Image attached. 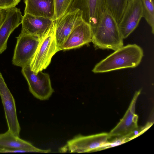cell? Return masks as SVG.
Returning <instances> with one entry per match:
<instances>
[{
    "label": "cell",
    "mask_w": 154,
    "mask_h": 154,
    "mask_svg": "<svg viewBox=\"0 0 154 154\" xmlns=\"http://www.w3.org/2000/svg\"><path fill=\"white\" fill-rule=\"evenodd\" d=\"M92 42L96 48L115 51L123 46L118 23L112 13L106 9L93 33Z\"/></svg>",
    "instance_id": "7a4b0ae2"
},
{
    "label": "cell",
    "mask_w": 154,
    "mask_h": 154,
    "mask_svg": "<svg viewBox=\"0 0 154 154\" xmlns=\"http://www.w3.org/2000/svg\"><path fill=\"white\" fill-rule=\"evenodd\" d=\"M93 33L90 25L84 21L71 32L60 51L80 47L91 42Z\"/></svg>",
    "instance_id": "9a60e30c"
},
{
    "label": "cell",
    "mask_w": 154,
    "mask_h": 154,
    "mask_svg": "<svg viewBox=\"0 0 154 154\" xmlns=\"http://www.w3.org/2000/svg\"><path fill=\"white\" fill-rule=\"evenodd\" d=\"M14 135L9 130L0 134V152H49L50 149L37 148L31 143Z\"/></svg>",
    "instance_id": "8fae6325"
},
{
    "label": "cell",
    "mask_w": 154,
    "mask_h": 154,
    "mask_svg": "<svg viewBox=\"0 0 154 154\" xmlns=\"http://www.w3.org/2000/svg\"><path fill=\"white\" fill-rule=\"evenodd\" d=\"M22 72L27 80L30 92L36 98L48 100L54 92L49 74L40 71L35 73L30 69L29 65L22 68Z\"/></svg>",
    "instance_id": "277c9868"
},
{
    "label": "cell",
    "mask_w": 154,
    "mask_h": 154,
    "mask_svg": "<svg viewBox=\"0 0 154 154\" xmlns=\"http://www.w3.org/2000/svg\"><path fill=\"white\" fill-rule=\"evenodd\" d=\"M21 0H0V9L7 10L15 7Z\"/></svg>",
    "instance_id": "7402d4cb"
},
{
    "label": "cell",
    "mask_w": 154,
    "mask_h": 154,
    "mask_svg": "<svg viewBox=\"0 0 154 154\" xmlns=\"http://www.w3.org/2000/svg\"><path fill=\"white\" fill-rule=\"evenodd\" d=\"M109 138V133L105 132L88 136L79 134L68 140L60 151L79 153L95 151L97 148L108 143Z\"/></svg>",
    "instance_id": "5b68a950"
},
{
    "label": "cell",
    "mask_w": 154,
    "mask_h": 154,
    "mask_svg": "<svg viewBox=\"0 0 154 154\" xmlns=\"http://www.w3.org/2000/svg\"><path fill=\"white\" fill-rule=\"evenodd\" d=\"M128 138L124 137H116L115 139L111 142H109L97 148L95 151H100L110 147L116 146L130 141Z\"/></svg>",
    "instance_id": "ffe728a7"
},
{
    "label": "cell",
    "mask_w": 154,
    "mask_h": 154,
    "mask_svg": "<svg viewBox=\"0 0 154 154\" xmlns=\"http://www.w3.org/2000/svg\"><path fill=\"white\" fill-rule=\"evenodd\" d=\"M106 9L105 0H74L67 13L79 10L83 20L90 25L93 33Z\"/></svg>",
    "instance_id": "52a82bcc"
},
{
    "label": "cell",
    "mask_w": 154,
    "mask_h": 154,
    "mask_svg": "<svg viewBox=\"0 0 154 154\" xmlns=\"http://www.w3.org/2000/svg\"><path fill=\"white\" fill-rule=\"evenodd\" d=\"M6 13L7 10L0 9V26L5 19Z\"/></svg>",
    "instance_id": "603a6c76"
},
{
    "label": "cell",
    "mask_w": 154,
    "mask_h": 154,
    "mask_svg": "<svg viewBox=\"0 0 154 154\" xmlns=\"http://www.w3.org/2000/svg\"><path fill=\"white\" fill-rule=\"evenodd\" d=\"M55 20L25 14L21 23V32L41 38L50 29Z\"/></svg>",
    "instance_id": "4fadbf2b"
},
{
    "label": "cell",
    "mask_w": 154,
    "mask_h": 154,
    "mask_svg": "<svg viewBox=\"0 0 154 154\" xmlns=\"http://www.w3.org/2000/svg\"><path fill=\"white\" fill-rule=\"evenodd\" d=\"M74 0H55V19L66 14Z\"/></svg>",
    "instance_id": "d6986e66"
},
{
    "label": "cell",
    "mask_w": 154,
    "mask_h": 154,
    "mask_svg": "<svg viewBox=\"0 0 154 154\" xmlns=\"http://www.w3.org/2000/svg\"><path fill=\"white\" fill-rule=\"evenodd\" d=\"M25 14L55 19V0H24Z\"/></svg>",
    "instance_id": "2e32d148"
},
{
    "label": "cell",
    "mask_w": 154,
    "mask_h": 154,
    "mask_svg": "<svg viewBox=\"0 0 154 154\" xmlns=\"http://www.w3.org/2000/svg\"><path fill=\"white\" fill-rule=\"evenodd\" d=\"M23 17L20 9L15 7L7 10L5 19L0 26V54L7 48L8 38L21 23Z\"/></svg>",
    "instance_id": "5bb4252c"
},
{
    "label": "cell",
    "mask_w": 154,
    "mask_h": 154,
    "mask_svg": "<svg viewBox=\"0 0 154 154\" xmlns=\"http://www.w3.org/2000/svg\"><path fill=\"white\" fill-rule=\"evenodd\" d=\"M0 96L8 130L15 136L19 137L21 128L17 118L15 101L0 72Z\"/></svg>",
    "instance_id": "ba28073f"
},
{
    "label": "cell",
    "mask_w": 154,
    "mask_h": 154,
    "mask_svg": "<svg viewBox=\"0 0 154 154\" xmlns=\"http://www.w3.org/2000/svg\"><path fill=\"white\" fill-rule=\"evenodd\" d=\"M41 38L21 32L17 37L13 64L22 68L29 65Z\"/></svg>",
    "instance_id": "8992f818"
},
{
    "label": "cell",
    "mask_w": 154,
    "mask_h": 154,
    "mask_svg": "<svg viewBox=\"0 0 154 154\" xmlns=\"http://www.w3.org/2000/svg\"><path fill=\"white\" fill-rule=\"evenodd\" d=\"M83 21L81 12L78 9L68 12L56 20L55 37L59 51L72 31Z\"/></svg>",
    "instance_id": "30bf717a"
},
{
    "label": "cell",
    "mask_w": 154,
    "mask_h": 154,
    "mask_svg": "<svg viewBox=\"0 0 154 154\" xmlns=\"http://www.w3.org/2000/svg\"><path fill=\"white\" fill-rule=\"evenodd\" d=\"M55 20L49 31L41 39L29 64L31 69L37 73L45 69L53 56L59 51L55 37Z\"/></svg>",
    "instance_id": "3957f363"
},
{
    "label": "cell",
    "mask_w": 154,
    "mask_h": 154,
    "mask_svg": "<svg viewBox=\"0 0 154 154\" xmlns=\"http://www.w3.org/2000/svg\"><path fill=\"white\" fill-rule=\"evenodd\" d=\"M141 0H128L118 26L123 38H127L136 28L143 17Z\"/></svg>",
    "instance_id": "9c48e42d"
},
{
    "label": "cell",
    "mask_w": 154,
    "mask_h": 154,
    "mask_svg": "<svg viewBox=\"0 0 154 154\" xmlns=\"http://www.w3.org/2000/svg\"><path fill=\"white\" fill-rule=\"evenodd\" d=\"M153 123L148 122L144 126L138 127L127 135L123 137L129 138L130 140L141 135L148 129Z\"/></svg>",
    "instance_id": "44dd1931"
},
{
    "label": "cell",
    "mask_w": 154,
    "mask_h": 154,
    "mask_svg": "<svg viewBox=\"0 0 154 154\" xmlns=\"http://www.w3.org/2000/svg\"><path fill=\"white\" fill-rule=\"evenodd\" d=\"M143 56L141 47L136 44H128L115 51L97 63L92 70L94 73L109 72L137 66Z\"/></svg>",
    "instance_id": "6da1fadb"
},
{
    "label": "cell",
    "mask_w": 154,
    "mask_h": 154,
    "mask_svg": "<svg viewBox=\"0 0 154 154\" xmlns=\"http://www.w3.org/2000/svg\"><path fill=\"white\" fill-rule=\"evenodd\" d=\"M128 0H105L106 9L112 14L118 23L122 17Z\"/></svg>",
    "instance_id": "e0dca14e"
},
{
    "label": "cell",
    "mask_w": 154,
    "mask_h": 154,
    "mask_svg": "<svg viewBox=\"0 0 154 154\" xmlns=\"http://www.w3.org/2000/svg\"><path fill=\"white\" fill-rule=\"evenodd\" d=\"M141 89L136 91L129 107L123 117L109 133L110 138L112 137H119L128 134L138 127V116L135 113L136 102Z\"/></svg>",
    "instance_id": "7c38bea8"
},
{
    "label": "cell",
    "mask_w": 154,
    "mask_h": 154,
    "mask_svg": "<svg viewBox=\"0 0 154 154\" xmlns=\"http://www.w3.org/2000/svg\"><path fill=\"white\" fill-rule=\"evenodd\" d=\"M143 10V17L151 28L152 33H154V0H141Z\"/></svg>",
    "instance_id": "ac0fdd59"
}]
</instances>
